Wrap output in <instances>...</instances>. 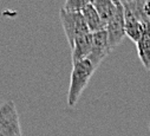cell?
Returning <instances> with one entry per match:
<instances>
[{
  "mask_svg": "<svg viewBox=\"0 0 150 136\" xmlns=\"http://www.w3.org/2000/svg\"><path fill=\"white\" fill-rule=\"evenodd\" d=\"M105 31L108 33V39L111 50L117 47L124 37L125 33V16H124V6L121 4L117 8L116 14L112 17L105 26Z\"/></svg>",
  "mask_w": 150,
  "mask_h": 136,
  "instance_id": "4",
  "label": "cell"
},
{
  "mask_svg": "<svg viewBox=\"0 0 150 136\" xmlns=\"http://www.w3.org/2000/svg\"><path fill=\"white\" fill-rule=\"evenodd\" d=\"M71 53L72 64H77L89 58L91 50H92V33H88L74 40Z\"/></svg>",
  "mask_w": 150,
  "mask_h": 136,
  "instance_id": "6",
  "label": "cell"
},
{
  "mask_svg": "<svg viewBox=\"0 0 150 136\" xmlns=\"http://www.w3.org/2000/svg\"><path fill=\"white\" fill-rule=\"evenodd\" d=\"M59 18L71 47L77 38L88 35V33H91L82 12H69L62 8L59 12Z\"/></svg>",
  "mask_w": 150,
  "mask_h": 136,
  "instance_id": "2",
  "label": "cell"
},
{
  "mask_svg": "<svg viewBox=\"0 0 150 136\" xmlns=\"http://www.w3.org/2000/svg\"><path fill=\"white\" fill-rule=\"evenodd\" d=\"M149 131H150V124H149Z\"/></svg>",
  "mask_w": 150,
  "mask_h": 136,
  "instance_id": "12",
  "label": "cell"
},
{
  "mask_svg": "<svg viewBox=\"0 0 150 136\" xmlns=\"http://www.w3.org/2000/svg\"><path fill=\"white\" fill-rule=\"evenodd\" d=\"M92 5L100 16L104 25L106 26L109 20L116 14L117 8L121 4H116L112 0H92Z\"/></svg>",
  "mask_w": 150,
  "mask_h": 136,
  "instance_id": "8",
  "label": "cell"
},
{
  "mask_svg": "<svg viewBox=\"0 0 150 136\" xmlns=\"http://www.w3.org/2000/svg\"><path fill=\"white\" fill-rule=\"evenodd\" d=\"M110 51H111V47L109 44L106 31L103 30V31L92 33V50L88 59L93 64L96 69L103 62V59L110 53Z\"/></svg>",
  "mask_w": 150,
  "mask_h": 136,
  "instance_id": "5",
  "label": "cell"
},
{
  "mask_svg": "<svg viewBox=\"0 0 150 136\" xmlns=\"http://www.w3.org/2000/svg\"><path fill=\"white\" fill-rule=\"evenodd\" d=\"M95 70L96 67L89 59L73 64L71 78H70V85H69V92H67V106L70 108L77 104V102L79 101Z\"/></svg>",
  "mask_w": 150,
  "mask_h": 136,
  "instance_id": "1",
  "label": "cell"
},
{
  "mask_svg": "<svg viewBox=\"0 0 150 136\" xmlns=\"http://www.w3.org/2000/svg\"><path fill=\"white\" fill-rule=\"evenodd\" d=\"M0 136H23L19 115L13 101L0 106Z\"/></svg>",
  "mask_w": 150,
  "mask_h": 136,
  "instance_id": "3",
  "label": "cell"
},
{
  "mask_svg": "<svg viewBox=\"0 0 150 136\" xmlns=\"http://www.w3.org/2000/svg\"><path fill=\"white\" fill-rule=\"evenodd\" d=\"M91 3L92 0H65L63 8L69 12H82Z\"/></svg>",
  "mask_w": 150,
  "mask_h": 136,
  "instance_id": "9",
  "label": "cell"
},
{
  "mask_svg": "<svg viewBox=\"0 0 150 136\" xmlns=\"http://www.w3.org/2000/svg\"><path fill=\"white\" fill-rule=\"evenodd\" d=\"M112 1L116 3V4H121V3H120V0H112Z\"/></svg>",
  "mask_w": 150,
  "mask_h": 136,
  "instance_id": "11",
  "label": "cell"
},
{
  "mask_svg": "<svg viewBox=\"0 0 150 136\" xmlns=\"http://www.w3.org/2000/svg\"><path fill=\"white\" fill-rule=\"evenodd\" d=\"M134 0H120V3L123 5V6H125V5H128V4H130V3H132Z\"/></svg>",
  "mask_w": 150,
  "mask_h": 136,
  "instance_id": "10",
  "label": "cell"
},
{
  "mask_svg": "<svg viewBox=\"0 0 150 136\" xmlns=\"http://www.w3.org/2000/svg\"><path fill=\"white\" fill-rule=\"evenodd\" d=\"M82 14H83V17L85 19V23H86V25H88V27H89L91 33L105 30V25H104L102 18H100V16L98 14L97 10L92 5V3L90 5H88L82 11Z\"/></svg>",
  "mask_w": 150,
  "mask_h": 136,
  "instance_id": "7",
  "label": "cell"
}]
</instances>
